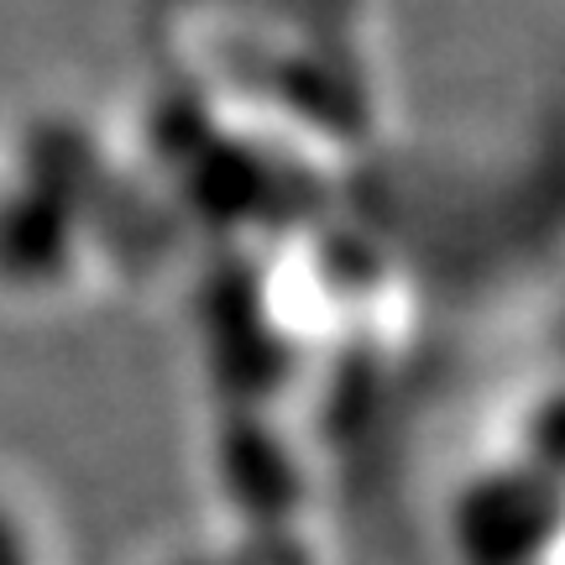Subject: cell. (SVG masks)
I'll use <instances>...</instances> for the list:
<instances>
[{"instance_id": "1", "label": "cell", "mask_w": 565, "mask_h": 565, "mask_svg": "<svg viewBox=\"0 0 565 565\" xmlns=\"http://www.w3.org/2000/svg\"><path fill=\"white\" fill-rule=\"evenodd\" d=\"M0 565H26V545H21L17 519L0 508Z\"/></svg>"}]
</instances>
